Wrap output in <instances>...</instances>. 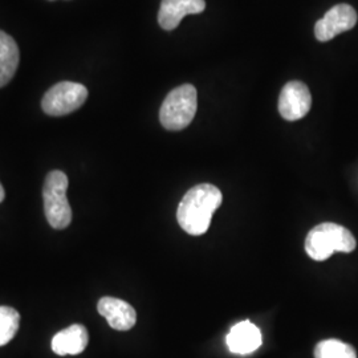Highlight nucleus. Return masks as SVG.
Instances as JSON below:
<instances>
[{
    "label": "nucleus",
    "instance_id": "1",
    "mask_svg": "<svg viewBox=\"0 0 358 358\" xmlns=\"http://www.w3.org/2000/svg\"><path fill=\"white\" fill-rule=\"evenodd\" d=\"M222 201L223 196L217 186L211 183L194 186L182 198L177 210L180 229L194 236L206 234Z\"/></svg>",
    "mask_w": 358,
    "mask_h": 358
},
{
    "label": "nucleus",
    "instance_id": "2",
    "mask_svg": "<svg viewBox=\"0 0 358 358\" xmlns=\"http://www.w3.org/2000/svg\"><path fill=\"white\" fill-rule=\"evenodd\" d=\"M356 245V238L350 231L329 222L312 229L306 239V251L316 262H324L334 252H353Z\"/></svg>",
    "mask_w": 358,
    "mask_h": 358
},
{
    "label": "nucleus",
    "instance_id": "3",
    "mask_svg": "<svg viewBox=\"0 0 358 358\" xmlns=\"http://www.w3.org/2000/svg\"><path fill=\"white\" fill-rule=\"evenodd\" d=\"M198 108V94L192 84H183L171 90L159 110V121L164 128L178 131L187 128Z\"/></svg>",
    "mask_w": 358,
    "mask_h": 358
},
{
    "label": "nucleus",
    "instance_id": "4",
    "mask_svg": "<svg viewBox=\"0 0 358 358\" xmlns=\"http://www.w3.org/2000/svg\"><path fill=\"white\" fill-rule=\"evenodd\" d=\"M68 177L60 170L51 171L43 187L44 211L48 223L56 230H64L72 220V208L66 198Z\"/></svg>",
    "mask_w": 358,
    "mask_h": 358
},
{
    "label": "nucleus",
    "instance_id": "5",
    "mask_svg": "<svg viewBox=\"0 0 358 358\" xmlns=\"http://www.w3.org/2000/svg\"><path fill=\"white\" fill-rule=\"evenodd\" d=\"M88 99V90L78 83L62 81L48 90L41 101L47 115L60 117L69 115L81 108Z\"/></svg>",
    "mask_w": 358,
    "mask_h": 358
},
{
    "label": "nucleus",
    "instance_id": "6",
    "mask_svg": "<svg viewBox=\"0 0 358 358\" xmlns=\"http://www.w3.org/2000/svg\"><path fill=\"white\" fill-rule=\"evenodd\" d=\"M357 13L349 4H337L315 26V36L319 41H329L337 35L357 24Z\"/></svg>",
    "mask_w": 358,
    "mask_h": 358
},
{
    "label": "nucleus",
    "instance_id": "7",
    "mask_svg": "<svg viewBox=\"0 0 358 358\" xmlns=\"http://www.w3.org/2000/svg\"><path fill=\"white\" fill-rule=\"evenodd\" d=\"M312 96L301 81H289L284 85L279 97V112L287 121H297L309 113Z\"/></svg>",
    "mask_w": 358,
    "mask_h": 358
},
{
    "label": "nucleus",
    "instance_id": "8",
    "mask_svg": "<svg viewBox=\"0 0 358 358\" xmlns=\"http://www.w3.org/2000/svg\"><path fill=\"white\" fill-rule=\"evenodd\" d=\"M97 310L115 331H129L137 321L134 308L121 299L103 297L97 304Z\"/></svg>",
    "mask_w": 358,
    "mask_h": 358
},
{
    "label": "nucleus",
    "instance_id": "9",
    "mask_svg": "<svg viewBox=\"0 0 358 358\" xmlns=\"http://www.w3.org/2000/svg\"><path fill=\"white\" fill-rule=\"evenodd\" d=\"M205 8V0H162L158 13V23L164 29L173 31L185 16L203 13Z\"/></svg>",
    "mask_w": 358,
    "mask_h": 358
},
{
    "label": "nucleus",
    "instance_id": "10",
    "mask_svg": "<svg viewBox=\"0 0 358 358\" xmlns=\"http://www.w3.org/2000/svg\"><path fill=\"white\" fill-rule=\"evenodd\" d=\"M88 341L90 336L87 328L81 324H73L53 336L52 350L57 356H77L85 350Z\"/></svg>",
    "mask_w": 358,
    "mask_h": 358
},
{
    "label": "nucleus",
    "instance_id": "11",
    "mask_svg": "<svg viewBox=\"0 0 358 358\" xmlns=\"http://www.w3.org/2000/svg\"><path fill=\"white\" fill-rule=\"evenodd\" d=\"M262 345V333L248 320L241 321L227 334V346L232 353L250 355Z\"/></svg>",
    "mask_w": 358,
    "mask_h": 358
},
{
    "label": "nucleus",
    "instance_id": "12",
    "mask_svg": "<svg viewBox=\"0 0 358 358\" xmlns=\"http://www.w3.org/2000/svg\"><path fill=\"white\" fill-rule=\"evenodd\" d=\"M19 60L20 52L16 41L6 32L0 31V88L13 80L19 66Z\"/></svg>",
    "mask_w": 358,
    "mask_h": 358
},
{
    "label": "nucleus",
    "instance_id": "13",
    "mask_svg": "<svg viewBox=\"0 0 358 358\" xmlns=\"http://www.w3.org/2000/svg\"><path fill=\"white\" fill-rule=\"evenodd\" d=\"M315 358H357L356 349L340 340H324L315 348Z\"/></svg>",
    "mask_w": 358,
    "mask_h": 358
},
{
    "label": "nucleus",
    "instance_id": "14",
    "mask_svg": "<svg viewBox=\"0 0 358 358\" xmlns=\"http://www.w3.org/2000/svg\"><path fill=\"white\" fill-rule=\"evenodd\" d=\"M20 315L11 307H0V346L8 344L19 329Z\"/></svg>",
    "mask_w": 358,
    "mask_h": 358
},
{
    "label": "nucleus",
    "instance_id": "15",
    "mask_svg": "<svg viewBox=\"0 0 358 358\" xmlns=\"http://www.w3.org/2000/svg\"><path fill=\"white\" fill-rule=\"evenodd\" d=\"M4 196H6V192H4V189H3V186H1V183H0V203L3 202Z\"/></svg>",
    "mask_w": 358,
    "mask_h": 358
}]
</instances>
